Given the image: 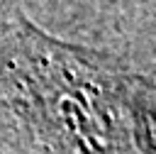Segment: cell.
I'll use <instances>...</instances> for the list:
<instances>
[{"mask_svg":"<svg viewBox=\"0 0 156 154\" xmlns=\"http://www.w3.org/2000/svg\"><path fill=\"white\" fill-rule=\"evenodd\" d=\"M10 68L54 154H154L151 83L112 56L63 44L17 17Z\"/></svg>","mask_w":156,"mask_h":154,"instance_id":"6da1fadb","label":"cell"}]
</instances>
